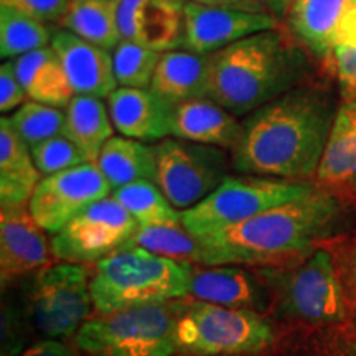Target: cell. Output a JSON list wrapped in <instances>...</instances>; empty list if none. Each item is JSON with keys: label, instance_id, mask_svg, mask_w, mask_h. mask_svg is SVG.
Segmentation results:
<instances>
[{"label": "cell", "instance_id": "9", "mask_svg": "<svg viewBox=\"0 0 356 356\" xmlns=\"http://www.w3.org/2000/svg\"><path fill=\"white\" fill-rule=\"evenodd\" d=\"M91 309V274L76 262L60 261L38 270L26 293L30 327L43 340L76 338Z\"/></svg>", "mask_w": 356, "mask_h": 356}, {"label": "cell", "instance_id": "12", "mask_svg": "<svg viewBox=\"0 0 356 356\" xmlns=\"http://www.w3.org/2000/svg\"><path fill=\"white\" fill-rule=\"evenodd\" d=\"M111 185L96 162L43 177L29 203V211L47 233H60L92 203L109 197Z\"/></svg>", "mask_w": 356, "mask_h": 356}, {"label": "cell", "instance_id": "2", "mask_svg": "<svg viewBox=\"0 0 356 356\" xmlns=\"http://www.w3.org/2000/svg\"><path fill=\"white\" fill-rule=\"evenodd\" d=\"M343 213V200L315 185L304 197L270 208L234 228L200 236L204 244L203 264H296L332 236Z\"/></svg>", "mask_w": 356, "mask_h": 356}, {"label": "cell", "instance_id": "7", "mask_svg": "<svg viewBox=\"0 0 356 356\" xmlns=\"http://www.w3.org/2000/svg\"><path fill=\"white\" fill-rule=\"evenodd\" d=\"M177 315L167 302L113 312L89 318L74 341L86 356H172Z\"/></svg>", "mask_w": 356, "mask_h": 356}, {"label": "cell", "instance_id": "23", "mask_svg": "<svg viewBox=\"0 0 356 356\" xmlns=\"http://www.w3.org/2000/svg\"><path fill=\"white\" fill-rule=\"evenodd\" d=\"M188 296L198 302L231 309H251L261 305L262 292L256 279L238 266H218L195 269Z\"/></svg>", "mask_w": 356, "mask_h": 356}, {"label": "cell", "instance_id": "24", "mask_svg": "<svg viewBox=\"0 0 356 356\" xmlns=\"http://www.w3.org/2000/svg\"><path fill=\"white\" fill-rule=\"evenodd\" d=\"M12 61L19 81L30 101L61 109L66 108L76 96L66 76L60 56L51 47L26 53Z\"/></svg>", "mask_w": 356, "mask_h": 356}, {"label": "cell", "instance_id": "18", "mask_svg": "<svg viewBox=\"0 0 356 356\" xmlns=\"http://www.w3.org/2000/svg\"><path fill=\"white\" fill-rule=\"evenodd\" d=\"M315 185L341 200L356 198V101L338 106Z\"/></svg>", "mask_w": 356, "mask_h": 356}, {"label": "cell", "instance_id": "40", "mask_svg": "<svg viewBox=\"0 0 356 356\" xmlns=\"http://www.w3.org/2000/svg\"><path fill=\"white\" fill-rule=\"evenodd\" d=\"M337 44L356 48V0H350L346 6V10L337 29L335 47Z\"/></svg>", "mask_w": 356, "mask_h": 356}, {"label": "cell", "instance_id": "36", "mask_svg": "<svg viewBox=\"0 0 356 356\" xmlns=\"http://www.w3.org/2000/svg\"><path fill=\"white\" fill-rule=\"evenodd\" d=\"M325 65L337 78L343 101H356V48L337 44Z\"/></svg>", "mask_w": 356, "mask_h": 356}, {"label": "cell", "instance_id": "44", "mask_svg": "<svg viewBox=\"0 0 356 356\" xmlns=\"http://www.w3.org/2000/svg\"><path fill=\"white\" fill-rule=\"evenodd\" d=\"M351 327H353V330L356 332V310H355L353 317H351Z\"/></svg>", "mask_w": 356, "mask_h": 356}, {"label": "cell", "instance_id": "42", "mask_svg": "<svg viewBox=\"0 0 356 356\" xmlns=\"http://www.w3.org/2000/svg\"><path fill=\"white\" fill-rule=\"evenodd\" d=\"M78 350L63 340H42L19 356H79Z\"/></svg>", "mask_w": 356, "mask_h": 356}, {"label": "cell", "instance_id": "35", "mask_svg": "<svg viewBox=\"0 0 356 356\" xmlns=\"http://www.w3.org/2000/svg\"><path fill=\"white\" fill-rule=\"evenodd\" d=\"M30 327L26 312L22 314L13 302L2 305V356H19L25 351V340Z\"/></svg>", "mask_w": 356, "mask_h": 356}, {"label": "cell", "instance_id": "37", "mask_svg": "<svg viewBox=\"0 0 356 356\" xmlns=\"http://www.w3.org/2000/svg\"><path fill=\"white\" fill-rule=\"evenodd\" d=\"M70 3L71 0H0V6L15 8L44 25H61Z\"/></svg>", "mask_w": 356, "mask_h": 356}, {"label": "cell", "instance_id": "25", "mask_svg": "<svg viewBox=\"0 0 356 356\" xmlns=\"http://www.w3.org/2000/svg\"><path fill=\"white\" fill-rule=\"evenodd\" d=\"M65 115L63 136L81 150L88 162H96L114 132L108 102L99 97L76 95L65 108Z\"/></svg>", "mask_w": 356, "mask_h": 356}, {"label": "cell", "instance_id": "17", "mask_svg": "<svg viewBox=\"0 0 356 356\" xmlns=\"http://www.w3.org/2000/svg\"><path fill=\"white\" fill-rule=\"evenodd\" d=\"M106 102L113 126L121 136L140 142H160L172 137L173 104L150 88L119 86Z\"/></svg>", "mask_w": 356, "mask_h": 356}, {"label": "cell", "instance_id": "29", "mask_svg": "<svg viewBox=\"0 0 356 356\" xmlns=\"http://www.w3.org/2000/svg\"><path fill=\"white\" fill-rule=\"evenodd\" d=\"M127 246H137L154 254L185 261L191 264H203L204 244L200 236L191 234L184 225L145 226L132 236Z\"/></svg>", "mask_w": 356, "mask_h": 356}, {"label": "cell", "instance_id": "8", "mask_svg": "<svg viewBox=\"0 0 356 356\" xmlns=\"http://www.w3.org/2000/svg\"><path fill=\"white\" fill-rule=\"evenodd\" d=\"M315 185L243 173L229 175L210 197L181 211V225L195 236L234 228L270 208L309 193Z\"/></svg>", "mask_w": 356, "mask_h": 356}, {"label": "cell", "instance_id": "33", "mask_svg": "<svg viewBox=\"0 0 356 356\" xmlns=\"http://www.w3.org/2000/svg\"><path fill=\"white\" fill-rule=\"evenodd\" d=\"M291 356H356V332L343 323L317 327L296 341Z\"/></svg>", "mask_w": 356, "mask_h": 356}, {"label": "cell", "instance_id": "27", "mask_svg": "<svg viewBox=\"0 0 356 356\" xmlns=\"http://www.w3.org/2000/svg\"><path fill=\"white\" fill-rule=\"evenodd\" d=\"M122 0H71L61 29L113 51L121 42L119 10Z\"/></svg>", "mask_w": 356, "mask_h": 356}, {"label": "cell", "instance_id": "16", "mask_svg": "<svg viewBox=\"0 0 356 356\" xmlns=\"http://www.w3.org/2000/svg\"><path fill=\"white\" fill-rule=\"evenodd\" d=\"M50 47L60 56L74 95L108 99L119 88L114 74L113 53L88 42L70 30H53Z\"/></svg>", "mask_w": 356, "mask_h": 356}, {"label": "cell", "instance_id": "34", "mask_svg": "<svg viewBox=\"0 0 356 356\" xmlns=\"http://www.w3.org/2000/svg\"><path fill=\"white\" fill-rule=\"evenodd\" d=\"M32 157L42 177L55 175L88 162L81 150L65 136L53 137L35 145Z\"/></svg>", "mask_w": 356, "mask_h": 356}, {"label": "cell", "instance_id": "13", "mask_svg": "<svg viewBox=\"0 0 356 356\" xmlns=\"http://www.w3.org/2000/svg\"><path fill=\"white\" fill-rule=\"evenodd\" d=\"M277 22L270 13L225 10L188 0L185 7L184 48L198 55H213L251 35L279 29Z\"/></svg>", "mask_w": 356, "mask_h": 356}, {"label": "cell", "instance_id": "15", "mask_svg": "<svg viewBox=\"0 0 356 356\" xmlns=\"http://www.w3.org/2000/svg\"><path fill=\"white\" fill-rule=\"evenodd\" d=\"M188 0H122L121 40L155 51L181 50L185 43V7Z\"/></svg>", "mask_w": 356, "mask_h": 356}, {"label": "cell", "instance_id": "19", "mask_svg": "<svg viewBox=\"0 0 356 356\" xmlns=\"http://www.w3.org/2000/svg\"><path fill=\"white\" fill-rule=\"evenodd\" d=\"M243 132L238 115L211 97H198L173 106L172 137L233 150Z\"/></svg>", "mask_w": 356, "mask_h": 356}, {"label": "cell", "instance_id": "1", "mask_svg": "<svg viewBox=\"0 0 356 356\" xmlns=\"http://www.w3.org/2000/svg\"><path fill=\"white\" fill-rule=\"evenodd\" d=\"M338 111L335 95L304 83L243 119L231 150L239 173L307 181L315 178Z\"/></svg>", "mask_w": 356, "mask_h": 356}, {"label": "cell", "instance_id": "14", "mask_svg": "<svg viewBox=\"0 0 356 356\" xmlns=\"http://www.w3.org/2000/svg\"><path fill=\"white\" fill-rule=\"evenodd\" d=\"M51 243L30 215L29 207L2 208L0 213V280L2 289L12 280L51 264Z\"/></svg>", "mask_w": 356, "mask_h": 356}, {"label": "cell", "instance_id": "31", "mask_svg": "<svg viewBox=\"0 0 356 356\" xmlns=\"http://www.w3.org/2000/svg\"><path fill=\"white\" fill-rule=\"evenodd\" d=\"M65 111L37 101H26L10 118L12 127L30 149L42 142L63 136Z\"/></svg>", "mask_w": 356, "mask_h": 356}, {"label": "cell", "instance_id": "30", "mask_svg": "<svg viewBox=\"0 0 356 356\" xmlns=\"http://www.w3.org/2000/svg\"><path fill=\"white\" fill-rule=\"evenodd\" d=\"M53 32L15 8L0 6V56L15 60L51 44Z\"/></svg>", "mask_w": 356, "mask_h": 356}, {"label": "cell", "instance_id": "4", "mask_svg": "<svg viewBox=\"0 0 356 356\" xmlns=\"http://www.w3.org/2000/svg\"><path fill=\"white\" fill-rule=\"evenodd\" d=\"M195 264L163 257L137 246H124L97 261L91 297L99 315L132 307L163 304L188 296Z\"/></svg>", "mask_w": 356, "mask_h": 356}, {"label": "cell", "instance_id": "10", "mask_svg": "<svg viewBox=\"0 0 356 356\" xmlns=\"http://www.w3.org/2000/svg\"><path fill=\"white\" fill-rule=\"evenodd\" d=\"M152 149L154 184L178 211L210 197L233 167L228 150L221 147L167 137L155 142Z\"/></svg>", "mask_w": 356, "mask_h": 356}, {"label": "cell", "instance_id": "11", "mask_svg": "<svg viewBox=\"0 0 356 356\" xmlns=\"http://www.w3.org/2000/svg\"><path fill=\"white\" fill-rule=\"evenodd\" d=\"M139 229L136 220L114 197H106L79 213L51 239L58 261L89 264L119 251Z\"/></svg>", "mask_w": 356, "mask_h": 356}, {"label": "cell", "instance_id": "22", "mask_svg": "<svg viewBox=\"0 0 356 356\" xmlns=\"http://www.w3.org/2000/svg\"><path fill=\"white\" fill-rule=\"evenodd\" d=\"M350 0H296L286 17L291 37L312 55L327 60Z\"/></svg>", "mask_w": 356, "mask_h": 356}, {"label": "cell", "instance_id": "39", "mask_svg": "<svg viewBox=\"0 0 356 356\" xmlns=\"http://www.w3.org/2000/svg\"><path fill=\"white\" fill-rule=\"evenodd\" d=\"M338 275L343 286L346 300L356 309V236L335 256Z\"/></svg>", "mask_w": 356, "mask_h": 356}, {"label": "cell", "instance_id": "21", "mask_svg": "<svg viewBox=\"0 0 356 356\" xmlns=\"http://www.w3.org/2000/svg\"><path fill=\"white\" fill-rule=\"evenodd\" d=\"M32 149L12 127L10 119H0V204L2 208L29 207L42 180Z\"/></svg>", "mask_w": 356, "mask_h": 356}, {"label": "cell", "instance_id": "20", "mask_svg": "<svg viewBox=\"0 0 356 356\" xmlns=\"http://www.w3.org/2000/svg\"><path fill=\"white\" fill-rule=\"evenodd\" d=\"M211 55L181 50L163 51L150 89L170 104L208 97Z\"/></svg>", "mask_w": 356, "mask_h": 356}, {"label": "cell", "instance_id": "3", "mask_svg": "<svg viewBox=\"0 0 356 356\" xmlns=\"http://www.w3.org/2000/svg\"><path fill=\"white\" fill-rule=\"evenodd\" d=\"M304 48L282 30H266L211 55L208 97L246 118L284 92L307 83Z\"/></svg>", "mask_w": 356, "mask_h": 356}, {"label": "cell", "instance_id": "28", "mask_svg": "<svg viewBox=\"0 0 356 356\" xmlns=\"http://www.w3.org/2000/svg\"><path fill=\"white\" fill-rule=\"evenodd\" d=\"M113 197L126 208L139 228L180 225L181 211L168 202L152 180H140L113 191Z\"/></svg>", "mask_w": 356, "mask_h": 356}, {"label": "cell", "instance_id": "6", "mask_svg": "<svg viewBox=\"0 0 356 356\" xmlns=\"http://www.w3.org/2000/svg\"><path fill=\"white\" fill-rule=\"evenodd\" d=\"M275 332L256 310L231 309L207 302L178 305L177 351L191 356H239L266 351Z\"/></svg>", "mask_w": 356, "mask_h": 356}, {"label": "cell", "instance_id": "26", "mask_svg": "<svg viewBox=\"0 0 356 356\" xmlns=\"http://www.w3.org/2000/svg\"><path fill=\"white\" fill-rule=\"evenodd\" d=\"M96 163L113 190L134 181H154V149L145 142L113 136L101 149Z\"/></svg>", "mask_w": 356, "mask_h": 356}, {"label": "cell", "instance_id": "38", "mask_svg": "<svg viewBox=\"0 0 356 356\" xmlns=\"http://www.w3.org/2000/svg\"><path fill=\"white\" fill-rule=\"evenodd\" d=\"M26 101H29V96L19 81L13 61H3L0 66V111L3 114L10 113L13 109H19Z\"/></svg>", "mask_w": 356, "mask_h": 356}, {"label": "cell", "instance_id": "41", "mask_svg": "<svg viewBox=\"0 0 356 356\" xmlns=\"http://www.w3.org/2000/svg\"><path fill=\"white\" fill-rule=\"evenodd\" d=\"M200 6L225 8V10H236L246 13H269L264 0H190Z\"/></svg>", "mask_w": 356, "mask_h": 356}, {"label": "cell", "instance_id": "32", "mask_svg": "<svg viewBox=\"0 0 356 356\" xmlns=\"http://www.w3.org/2000/svg\"><path fill=\"white\" fill-rule=\"evenodd\" d=\"M162 53L121 40L113 50L114 74L119 86L149 89Z\"/></svg>", "mask_w": 356, "mask_h": 356}, {"label": "cell", "instance_id": "43", "mask_svg": "<svg viewBox=\"0 0 356 356\" xmlns=\"http://www.w3.org/2000/svg\"><path fill=\"white\" fill-rule=\"evenodd\" d=\"M296 0H264L267 10L273 17H275L277 20H286L289 10L293 6Z\"/></svg>", "mask_w": 356, "mask_h": 356}, {"label": "cell", "instance_id": "5", "mask_svg": "<svg viewBox=\"0 0 356 356\" xmlns=\"http://www.w3.org/2000/svg\"><path fill=\"white\" fill-rule=\"evenodd\" d=\"M262 279L274 292L279 314L312 328L341 325L348 317L335 254L317 248L304 259L286 267H266Z\"/></svg>", "mask_w": 356, "mask_h": 356}]
</instances>
